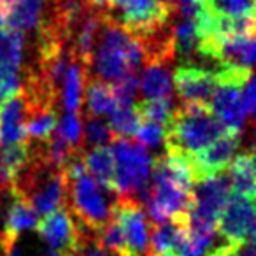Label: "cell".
<instances>
[{
    "label": "cell",
    "mask_w": 256,
    "mask_h": 256,
    "mask_svg": "<svg viewBox=\"0 0 256 256\" xmlns=\"http://www.w3.org/2000/svg\"><path fill=\"white\" fill-rule=\"evenodd\" d=\"M228 168V179H230L232 193L244 195L254 198L256 184H254V150L248 148L242 153L232 158Z\"/></svg>",
    "instance_id": "cell-18"
},
{
    "label": "cell",
    "mask_w": 256,
    "mask_h": 256,
    "mask_svg": "<svg viewBox=\"0 0 256 256\" xmlns=\"http://www.w3.org/2000/svg\"><path fill=\"white\" fill-rule=\"evenodd\" d=\"M193 184L195 179L188 158L172 153L158 156L151 167L150 186L139 198L146 207L150 223L186 220L192 207Z\"/></svg>",
    "instance_id": "cell-1"
},
{
    "label": "cell",
    "mask_w": 256,
    "mask_h": 256,
    "mask_svg": "<svg viewBox=\"0 0 256 256\" xmlns=\"http://www.w3.org/2000/svg\"><path fill=\"white\" fill-rule=\"evenodd\" d=\"M218 230L228 244L254 242V198L230 193L218 218Z\"/></svg>",
    "instance_id": "cell-10"
},
{
    "label": "cell",
    "mask_w": 256,
    "mask_h": 256,
    "mask_svg": "<svg viewBox=\"0 0 256 256\" xmlns=\"http://www.w3.org/2000/svg\"><path fill=\"white\" fill-rule=\"evenodd\" d=\"M179 104H195V106H209V100L216 88V74L214 68H207L196 62H182L174 70L172 78Z\"/></svg>",
    "instance_id": "cell-11"
},
{
    "label": "cell",
    "mask_w": 256,
    "mask_h": 256,
    "mask_svg": "<svg viewBox=\"0 0 256 256\" xmlns=\"http://www.w3.org/2000/svg\"><path fill=\"white\" fill-rule=\"evenodd\" d=\"M224 132L226 128L214 116L209 106L178 104L165 124L164 144L167 153L190 160Z\"/></svg>",
    "instance_id": "cell-4"
},
{
    "label": "cell",
    "mask_w": 256,
    "mask_h": 256,
    "mask_svg": "<svg viewBox=\"0 0 256 256\" xmlns=\"http://www.w3.org/2000/svg\"><path fill=\"white\" fill-rule=\"evenodd\" d=\"M9 196H11V200H9V207L6 210L4 221L0 224V234L6 235L9 240L16 242V238H18V235L22 232L32 230V228L37 226L39 216L25 200L14 196L11 192H9Z\"/></svg>",
    "instance_id": "cell-17"
},
{
    "label": "cell",
    "mask_w": 256,
    "mask_h": 256,
    "mask_svg": "<svg viewBox=\"0 0 256 256\" xmlns=\"http://www.w3.org/2000/svg\"><path fill=\"white\" fill-rule=\"evenodd\" d=\"M36 228L51 252L58 256H78L88 242L96 240L95 235L79 226L65 206L46 214Z\"/></svg>",
    "instance_id": "cell-7"
},
{
    "label": "cell",
    "mask_w": 256,
    "mask_h": 256,
    "mask_svg": "<svg viewBox=\"0 0 256 256\" xmlns=\"http://www.w3.org/2000/svg\"><path fill=\"white\" fill-rule=\"evenodd\" d=\"M54 132L64 140H67L72 148H82L81 116L78 112H65V116L56 123Z\"/></svg>",
    "instance_id": "cell-26"
},
{
    "label": "cell",
    "mask_w": 256,
    "mask_h": 256,
    "mask_svg": "<svg viewBox=\"0 0 256 256\" xmlns=\"http://www.w3.org/2000/svg\"><path fill=\"white\" fill-rule=\"evenodd\" d=\"M165 2H167V4L170 6L172 9H174V0H165ZM174 12H176V9H174Z\"/></svg>",
    "instance_id": "cell-33"
},
{
    "label": "cell",
    "mask_w": 256,
    "mask_h": 256,
    "mask_svg": "<svg viewBox=\"0 0 256 256\" xmlns=\"http://www.w3.org/2000/svg\"><path fill=\"white\" fill-rule=\"evenodd\" d=\"M26 140L25 134V102L22 92L2 104L0 110V144L11 146Z\"/></svg>",
    "instance_id": "cell-14"
},
{
    "label": "cell",
    "mask_w": 256,
    "mask_h": 256,
    "mask_svg": "<svg viewBox=\"0 0 256 256\" xmlns=\"http://www.w3.org/2000/svg\"><path fill=\"white\" fill-rule=\"evenodd\" d=\"M82 154V153H81ZM81 154L65 167V207L78 224L88 234L96 235L112 218L118 196L98 184L82 165Z\"/></svg>",
    "instance_id": "cell-3"
},
{
    "label": "cell",
    "mask_w": 256,
    "mask_h": 256,
    "mask_svg": "<svg viewBox=\"0 0 256 256\" xmlns=\"http://www.w3.org/2000/svg\"><path fill=\"white\" fill-rule=\"evenodd\" d=\"M44 256H58V254H54V252H48V254H44Z\"/></svg>",
    "instance_id": "cell-34"
},
{
    "label": "cell",
    "mask_w": 256,
    "mask_h": 256,
    "mask_svg": "<svg viewBox=\"0 0 256 256\" xmlns=\"http://www.w3.org/2000/svg\"><path fill=\"white\" fill-rule=\"evenodd\" d=\"M106 14L137 36L168 25L176 12L165 0H109Z\"/></svg>",
    "instance_id": "cell-6"
},
{
    "label": "cell",
    "mask_w": 256,
    "mask_h": 256,
    "mask_svg": "<svg viewBox=\"0 0 256 256\" xmlns=\"http://www.w3.org/2000/svg\"><path fill=\"white\" fill-rule=\"evenodd\" d=\"M118 106L116 95H114L112 84L106 81H100L96 78H92L86 72L84 90H82V102H81V114L90 116H109Z\"/></svg>",
    "instance_id": "cell-13"
},
{
    "label": "cell",
    "mask_w": 256,
    "mask_h": 256,
    "mask_svg": "<svg viewBox=\"0 0 256 256\" xmlns=\"http://www.w3.org/2000/svg\"><path fill=\"white\" fill-rule=\"evenodd\" d=\"M164 137H165L164 124L140 118L139 128H137V132H136L137 142L142 144L144 148H158L164 144Z\"/></svg>",
    "instance_id": "cell-27"
},
{
    "label": "cell",
    "mask_w": 256,
    "mask_h": 256,
    "mask_svg": "<svg viewBox=\"0 0 256 256\" xmlns=\"http://www.w3.org/2000/svg\"><path fill=\"white\" fill-rule=\"evenodd\" d=\"M144 65V51L134 34L102 12L100 30L96 37L88 76L114 84L123 76L137 72Z\"/></svg>",
    "instance_id": "cell-2"
},
{
    "label": "cell",
    "mask_w": 256,
    "mask_h": 256,
    "mask_svg": "<svg viewBox=\"0 0 256 256\" xmlns=\"http://www.w3.org/2000/svg\"><path fill=\"white\" fill-rule=\"evenodd\" d=\"M198 56L218 64V67L252 70L254 64V34L216 36L198 44Z\"/></svg>",
    "instance_id": "cell-9"
},
{
    "label": "cell",
    "mask_w": 256,
    "mask_h": 256,
    "mask_svg": "<svg viewBox=\"0 0 256 256\" xmlns=\"http://www.w3.org/2000/svg\"><path fill=\"white\" fill-rule=\"evenodd\" d=\"M0 2H2V4H4L6 8H9V6H11V4H14L16 0H0Z\"/></svg>",
    "instance_id": "cell-32"
},
{
    "label": "cell",
    "mask_w": 256,
    "mask_h": 256,
    "mask_svg": "<svg viewBox=\"0 0 256 256\" xmlns=\"http://www.w3.org/2000/svg\"><path fill=\"white\" fill-rule=\"evenodd\" d=\"M81 130L82 134V150L86 148H96L106 146L112 142L114 136L110 132L109 123L98 116H90V114H81Z\"/></svg>",
    "instance_id": "cell-23"
},
{
    "label": "cell",
    "mask_w": 256,
    "mask_h": 256,
    "mask_svg": "<svg viewBox=\"0 0 256 256\" xmlns=\"http://www.w3.org/2000/svg\"><path fill=\"white\" fill-rule=\"evenodd\" d=\"M48 11V0H16L8 8L6 26L18 32H32L42 23Z\"/></svg>",
    "instance_id": "cell-16"
},
{
    "label": "cell",
    "mask_w": 256,
    "mask_h": 256,
    "mask_svg": "<svg viewBox=\"0 0 256 256\" xmlns=\"http://www.w3.org/2000/svg\"><path fill=\"white\" fill-rule=\"evenodd\" d=\"M256 93H254V81L251 79H248L246 81V84L242 86L240 90V100H242V106H244V110L246 114H248V118H252V114H254V107H256Z\"/></svg>",
    "instance_id": "cell-29"
},
{
    "label": "cell",
    "mask_w": 256,
    "mask_h": 256,
    "mask_svg": "<svg viewBox=\"0 0 256 256\" xmlns=\"http://www.w3.org/2000/svg\"><path fill=\"white\" fill-rule=\"evenodd\" d=\"M172 65L153 62L142 67V79H140V92L142 100H160L172 98L174 84H172Z\"/></svg>",
    "instance_id": "cell-15"
},
{
    "label": "cell",
    "mask_w": 256,
    "mask_h": 256,
    "mask_svg": "<svg viewBox=\"0 0 256 256\" xmlns=\"http://www.w3.org/2000/svg\"><path fill=\"white\" fill-rule=\"evenodd\" d=\"M204 9L226 18H254V0H202Z\"/></svg>",
    "instance_id": "cell-24"
},
{
    "label": "cell",
    "mask_w": 256,
    "mask_h": 256,
    "mask_svg": "<svg viewBox=\"0 0 256 256\" xmlns=\"http://www.w3.org/2000/svg\"><path fill=\"white\" fill-rule=\"evenodd\" d=\"M6 20H8V8L0 2V28H6Z\"/></svg>",
    "instance_id": "cell-31"
},
{
    "label": "cell",
    "mask_w": 256,
    "mask_h": 256,
    "mask_svg": "<svg viewBox=\"0 0 256 256\" xmlns=\"http://www.w3.org/2000/svg\"><path fill=\"white\" fill-rule=\"evenodd\" d=\"M140 123L136 104H118L116 109L109 114V128L114 139H132L136 137Z\"/></svg>",
    "instance_id": "cell-22"
},
{
    "label": "cell",
    "mask_w": 256,
    "mask_h": 256,
    "mask_svg": "<svg viewBox=\"0 0 256 256\" xmlns=\"http://www.w3.org/2000/svg\"><path fill=\"white\" fill-rule=\"evenodd\" d=\"M112 218L123 237V256H150L151 223L142 204L134 196H118Z\"/></svg>",
    "instance_id": "cell-8"
},
{
    "label": "cell",
    "mask_w": 256,
    "mask_h": 256,
    "mask_svg": "<svg viewBox=\"0 0 256 256\" xmlns=\"http://www.w3.org/2000/svg\"><path fill=\"white\" fill-rule=\"evenodd\" d=\"M240 139L242 134L226 130L216 140H212L209 146H206L198 153L193 154L190 158L193 179L198 181V179H204L207 176L220 174V172L226 170L228 164L235 156V151L240 146Z\"/></svg>",
    "instance_id": "cell-12"
},
{
    "label": "cell",
    "mask_w": 256,
    "mask_h": 256,
    "mask_svg": "<svg viewBox=\"0 0 256 256\" xmlns=\"http://www.w3.org/2000/svg\"><path fill=\"white\" fill-rule=\"evenodd\" d=\"M78 256H109V254H107V252L104 251L98 244H96V240H92L82 248V251L79 252Z\"/></svg>",
    "instance_id": "cell-30"
},
{
    "label": "cell",
    "mask_w": 256,
    "mask_h": 256,
    "mask_svg": "<svg viewBox=\"0 0 256 256\" xmlns=\"http://www.w3.org/2000/svg\"><path fill=\"white\" fill-rule=\"evenodd\" d=\"M84 81H86V67L81 62L72 58V62L68 64L67 72H65L64 81H62V86H60V100H62V107L65 109V112L79 114V110H81V102H82Z\"/></svg>",
    "instance_id": "cell-20"
},
{
    "label": "cell",
    "mask_w": 256,
    "mask_h": 256,
    "mask_svg": "<svg viewBox=\"0 0 256 256\" xmlns=\"http://www.w3.org/2000/svg\"><path fill=\"white\" fill-rule=\"evenodd\" d=\"M26 40L25 34L12 28H0V64L22 68L25 64Z\"/></svg>",
    "instance_id": "cell-21"
},
{
    "label": "cell",
    "mask_w": 256,
    "mask_h": 256,
    "mask_svg": "<svg viewBox=\"0 0 256 256\" xmlns=\"http://www.w3.org/2000/svg\"><path fill=\"white\" fill-rule=\"evenodd\" d=\"M110 153L114 158V192L116 196H134L139 200L151 179V160L142 144L128 139H114Z\"/></svg>",
    "instance_id": "cell-5"
},
{
    "label": "cell",
    "mask_w": 256,
    "mask_h": 256,
    "mask_svg": "<svg viewBox=\"0 0 256 256\" xmlns=\"http://www.w3.org/2000/svg\"><path fill=\"white\" fill-rule=\"evenodd\" d=\"M82 165L88 170V174L98 182L107 192L114 193V158L109 148L96 146L82 150Z\"/></svg>",
    "instance_id": "cell-19"
},
{
    "label": "cell",
    "mask_w": 256,
    "mask_h": 256,
    "mask_svg": "<svg viewBox=\"0 0 256 256\" xmlns=\"http://www.w3.org/2000/svg\"><path fill=\"white\" fill-rule=\"evenodd\" d=\"M22 88V79H20V68L11 65L0 64V106L9 100L12 95Z\"/></svg>",
    "instance_id": "cell-28"
},
{
    "label": "cell",
    "mask_w": 256,
    "mask_h": 256,
    "mask_svg": "<svg viewBox=\"0 0 256 256\" xmlns=\"http://www.w3.org/2000/svg\"><path fill=\"white\" fill-rule=\"evenodd\" d=\"M178 104H174V98H160V100H140L136 104L137 112L142 120H151L162 123L165 126L170 120L172 110Z\"/></svg>",
    "instance_id": "cell-25"
}]
</instances>
